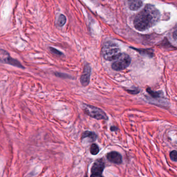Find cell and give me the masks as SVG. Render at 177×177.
Listing matches in <instances>:
<instances>
[{"label":"cell","instance_id":"cell-18","mask_svg":"<svg viewBox=\"0 0 177 177\" xmlns=\"http://www.w3.org/2000/svg\"><path fill=\"white\" fill-rule=\"evenodd\" d=\"M90 177H103L101 175H93Z\"/></svg>","mask_w":177,"mask_h":177},{"label":"cell","instance_id":"cell-12","mask_svg":"<svg viewBox=\"0 0 177 177\" xmlns=\"http://www.w3.org/2000/svg\"><path fill=\"white\" fill-rule=\"evenodd\" d=\"M90 151L92 155H95L98 154L99 152V148L97 145L93 143V144H92V146H90Z\"/></svg>","mask_w":177,"mask_h":177},{"label":"cell","instance_id":"cell-17","mask_svg":"<svg viewBox=\"0 0 177 177\" xmlns=\"http://www.w3.org/2000/svg\"><path fill=\"white\" fill-rule=\"evenodd\" d=\"M110 129L111 131H112V132H114V131H117L118 128L115 126H112V127H111Z\"/></svg>","mask_w":177,"mask_h":177},{"label":"cell","instance_id":"cell-2","mask_svg":"<svg viewBox=\"0 0 177 177\" xmlns=\"http://www.w3.org/2000/svg\"><path fill=\"white\" fill-rule=\"evenodd\" d=\"M103 58L108 61L115 60L122 54L121 49L117 44L113 42H107L101 50Z\"/></svg>","mask_w":177,"mask_h":177},{"label":"cell","instance_id":"cell-13","mask_svg":"<svg viewBox=\"0 0 177 177\" xmlns=\"http://www.w3.org/2000/svg\"><path fill=\"white\" fill-rule=\"evenodd\" d=\"M49 49H50V52L56 55H58V56H62V55H63V53L62 52H61L60 51H59L58 50H56V48H54V47H50Z\"/></svg>","mask_w":177,"mask_h":177},{"label":"cell","instance_id":"cell-11","mask_svg":"<svg viewBox=\"0 0 177 177\" xmlns=\"http://www.w3.org/2000/svg\"><path fill=\"white\" fill-rule=\"evenodd\" d=\"M66 21H67V19H66L65 16L63 14H60L58 18L57 24L60 27H62L65 24Z\"/></svg>","mask_w":177,"mask_h":177},{"label":"cell","instance_id":"cell-1","mask_svg":"<svg viewBox=\"0 0 177 177\" xmlns=\"http://www.w3.org/2000/svg\"><path fill=\"white\" fill-rule=\"evenodd\" d=\"M160 19V11L154 5L147 4L136 16L134 21V26L137 30L146 31L155 25Z\"/></svg>","mask_w":177,"mask_h":177},{"label":"cell","instance_id":"cell-5","mask_svg":"<svg viewBox=\"0 0 177 177\" xmlns=\"http://www.w3.org/2000/svg\"><path fill=\"white\" fill-rule=\"evenodd\" d=\"M1 61L2 63L9 64L19 68L25 69L19 61L11 57L9 54L5 50H1Z\"/></svg>","mask_w":177,"mask_h":177},{"label":"cell","instance_id":"cell-7","mask_svg":"<svg viewBox=\"0 0 177 177\" xmlns=\"http://www.w3.org/2000/svg\"><path fill=\"white\" fill-rule=\"evenodd\" d=\"M104 168V162L103 159H98L93 163L92 167V174L101 175Z\"/></svg>","mask_w":177,"mask_h":177},{"label":"cell","instance_id":"cell-16","mask_svg":"<svg viewBox=\"0 0 177 177\" xmlns=\"http://www.w3.org/2000/svg\"><path fill=\"white\" fill-rule=\"evenodd\" d=\"M173 36L174 39L177 42V25L176 26V28H175L174 31L173 32Z\"/></svg>","mask_w":177,"mask_h":177},{"label":"cell","instance_id":"cell-14","mask_svg":"<svg viewBox=\"0 0 177 177\" xmlns=\"http://www.w3.org/2000/svg\"><path fill=\"white\" fill-rule=\"evenodd\" d=\"M170 158L171 160L174 162H177V151H171L170 153Z\"/></svg>","mask_w":177,"mask_h":177},{"label":"cell","instance_id":"cell-8","mask_svg":"<svg viewBox=\"0 0 177 177\" xmlns=\"http://www.w3.org/2000/svg\"><path fill=\"white\" fill-rule=\"evenodd\" d=\"M107 158L110 162L113 163L120 164L122 162V157L119 153L113 151L107 155Z\"/></svg>","mask_w":177,"mask_h":177},{"label":"cell","instance_id":"cell-9","mask_svg":"<svg viewBox=\"0 0 177 177\" xmlns=\"http://www.w3.org/2000/svg\"><path fill=\"white\" fill-rule=\"evenodd\" d=\"M142 5L141 1H129V7L132 11H137Z\"/></svg>","mask_w":177,"mask_h":177},{"label":"cell","instance_id":"cell-19","mask_svg":"<svg viewBox=\"0 0 177 177\" xmlns=\"http://www.w3.org/2000/svg\"></svg>","mask_w":177,"mask_h":177},{"label":"cell","instance_id":"cell-15","mask_svg":"<svg viewBox=\"0 0 177 177\" xmlns=\"http://www.w3.org/2000/svg\"><path fill=\"white\" fill-rule=\"evenodd\" d=\"M55 75H56V76H58V77H59V78H70V76H69V75H68L67 74H64V73H55Z\"/></svg>","mask_w":177,"mask_h":177},{"label":"cell","instance_id":"cell-10","mask_svg":"<svg viewBox=\"0 0 177 177\" xmlns=\"http://www.w3.org/2000/svg\"><path fill=\"white\" fill-rule=\"evenodd\" d=\"M85 138H90L92 141H94L96 140L97 135L95 132H89V131H85L83 134L82 139Z\"/></svg>","mask_w":177,"mask_h":177},{"label":"cell","instance_id":"cell-6","mask_svg":"<svg viewBox=\"0 0 177 177\" xmlns=\"http://www.w3.org/2000/svg\"><path fill=\"white\" fill-rule=\"evenodd\" d=\"M90 74H91V68L88 64H86L84 65L83 74L80 78V82L82 85L84 87L88 85L90 81Z\"/></svg>","mask_w":177,"mask_h":177},{"label":"cell","instance_id":"cell-3","mask_svg":"<svg viewBox=\"0 0 177 177\" xmlns=\"http://www.w3.org/2000/svg\"><path fill=\"white\" fill-rule=\"evenodd\" d=\"M83 110L87 115L97 120H108L106 113L101 109L90 104H83Z\"/></svg>","mask_w":177,"mask_h":177},{"label":"cell","instance_id":"cell-4","mask_svg":"<svg viewBox=\"0 0 177 177\" xmlns=\"http://www.w3.org/2000/svg\"><path fill=\"white\" fill-rule=\"evenodd\" d=\"M131 59L129 55L122 54L120 57L112 64V68L115 71H122L127 68L131 64Z\"/></svg>","mask_w":177,"mask_h":177}]
</instances>
